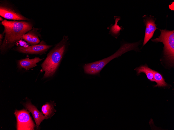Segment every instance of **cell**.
I'll return each mask as SVG.
<instances>
[{
	"label": "cell",
	"instance_id": "obj_1",
	"mask_svg": "<svg viewBox=\"0 0 174 130\" xmlns=\"http://www.w3.org/2000/svg\"><path fill=\"white\" fill-rule=\"evenodd\" d=\"M1 24L4 27L3 33L5 35L4 39L0 46L1 54L5 53L10 50L33 27L31 21H9L5 19L1 21Z\"/></svg>",
	"mask_w": 174,
	"mask_h": 130
},
{
	"label": "cell",
	"instance_id": "obj_2",
	"mask_svg": "<svg viewBox=\"0 0 174 130\" xmlns=\"http://www.w3.org/2000/svg\"><path fill=\"white\" fill-rule=\"evenodd\" d=\"M67 39V37L64 36L47 54L41 65L42 69L45 72L44 78L52 76L55 73L64 54Z\"/></svg>",
	"mask_w": 174,
	"mask_h": 130
},
{
	"label": "cell",
	"instance_id": "obj_3",
	"mask_svg": "<svg viewBox=\"0 0 174 130\" xmlns=\"http://www.w3.org/2000/svg\"><path fill=\"white\" fill-rule=\"evenodd\" d=\"M138 44V42L125 43L122 44L118 50L110 56L101 60L84 65L83 68L85 73L91 74H99L103 68L110 61L115 58L121 56L128 51L136 50Z\"/></svg>",
	"mask_w": 174,
	"mask_h": 130
},
{
	"label": "cell",
	"instance_id": "obj_4",
	"mask_svg": "<svg viewBox=\"0 0 174 130\" xmlns=\"http://www.w3.org/2000/svg\"><path fill=\"white\" fill-rule=\"evenodd\" d=\"M161 33L158 37L151 40L154 42H162L164 45V57L170 65H173L174 61V31L160 29Z\"/></svg>",
	"mask_w": 174,
	"mask_h": 130
},
{
	"label": "cell",
	"instance_id": "obj_5",
	"mask_svg": "<svg viewBox=\"0 0 174 130\" xmlns=\"http://www.w3.org/2000/svg\"><path fill=\"white\" fill-rule=\"evenodd\" d=\"M0 15L6 19L13 20L31 21L23 15L13 4L7 0L0 1Z\"/></svg>",
	"mask_w": 174,
	"mask_h": 130
},
{
	"label": "cell",
	"instance_id": "obj_6",
	"mask_svg": "<svg viewBox=\"0 0 174 130\" xmlns=\"http://www.w3.org/2000/svg\"><path fill=\"white\" fill-rule=\"evenodd\" d=\"M29 113V111L25 109L15 110L14 114L17 120V130H34L35 125Z\"/></svg>",
	"mask_w": 174,
	"mask_h": 130
},
{
	"label": "cell",
	"instance_id": "obj_7",
	"mask_svg": "<svg viewBox=\"0 0 174 130\" xmlns=\"http://www.w3.org/2000/svg\"><path fill=\"white\" fill-rule=\"evenodd\" d=\"M51 47L44 43L39 44L31 45L27 47L18 46L15 50L19 52L25 54H41L45 53Z\"/></svg>",
	"mask_w": 174,
	"mask_h": 130
},
{
	"label": "cell",
	"instance_id": "obj_8",
	"mask_svg": "<svg viewBox=\"0 0 174 130\" xmlns=\"http://www.w3.org/2000/svg\"><path fill=\"white\" fill-rule=\"evenodd\" d=\"M144 21L146 26L145 37L143 46L145 45L153 36L154 33L157 29L155 20L151 17H146Z\"/></svg>",
	"mask_w": 174,
	"mask_h": 130
},
{
	"label": "cell",
	"instance_id": "obj_9",
	"mask_svg": "<svg viewBox=\"0 0 174 130\" xmlns=\"http://www.w3.org/2000/svg\"><path fill=\"white\" fill-rule=\"evenodd\" d=\"M24 105L26 109L32 113L36 124V129H38L41 123L44 120L46 119L45 117L43 115L42 112L39 111L37 108L30 102H27Z\"/></svg>",
	"mask_w": 174,
	"mask_h": 130
},
{
	"label": "cell",
	"instance_id": "obj_10",
	"mask_svg": "<svg viewBox=\"0 0 174 130\" xmlns=\"http://www.w3.org/2000/svg\"><path fill=\"white\" fill-rule=\"evenodd\" d=\"M39 29L33 27L32 30L23 36L22 38L32 45L38 44L40 42L38 32Z\"/></svg>",
	"mask_w": 174,
	"mask_h": 130
},
{
	"label": "cell",
	"instance_id": "obj_11",
	"mask_svg": "<svg viewBox=\"0 0 174 130\" xmlns=\"http://www.w3.org/2000/svg\"><path fill=\"white\" fill-rule=\"evenodd\" d=\"M43 59L36 57L32 59L28 58L19 60L17 61L18 67L20 69L23 68L26 70L30 69L37 65V63Z\"/></svg>",
	"mask_w": 174,
	"mask_h": 130
},
{
	"label": "cell",
	"instance_id": "obj_12",
	"mask_svg": "<svg viewBox=\"0 0 174 130\" xmlns=\"http://www.w3.org/2000/svg\"><path fill=\"white\" fill-rule=\"evenodd\" d=\"M55 104L54 101H51L49 102H47L42 107V112L44 114L46 119L51 118L55 114L54 112L56 111L54 108Z\"/></svg>",
	"mask_w": 174,
	"mask_h": 130
},
{
	"label": "cell",
	"instance_id": "obj_13",
	"mask_svg": "<svg viewBox=\"0 0 174 130\" xmlns=\"http://www.w3.org/2000/svg\"><path fill=\"white\" fill-rule=\"evenodd\" d=\"M137 74L139 75L141 73H145L147 78L152 81L154 82V70L149 68L147 65H141L135 69Z\"/></svg>",
	"mask_w": 174,
	"mask_h": 130
},
{
	"label": "cell",
	"instance_id": "obj_14",
	"mask_svg": "<svg viewBox=\"0 0 174 130\" xmlns=\"http://www.w3.org/2000/svg\"><path fill=\"white\" fill-rule=\"evenodd\" d=\"M114 18L115 20V23L114 25L113 24L111 25L110 26L107 28V29L110 30L109 34H110L112 36L117 38L121 30H122V28L119 26L117 25L118 21L120 19L119 17H116L115 16Z\"/></svg>",
	"mask_w": 174,
	"mask_h": 130
},
{
	"label": "cell",
	"instance_id": "obj_15",
	"mask_svg": "<svg viewBox=\"0 0 174 130\" xmlns=\"http://www.w3.org/2000/svg\"><path fill=\"white\" fill-rule=\"evenodd\" d=\"M154 77L155 81L157 85L154 87H165L166 86L167 84L165 82L162 75L158 72L154 70Z\"/></svg>",
	"mask_w": 174,
	"mask_h": 130
},
{
	"label": "cell",
	"instance_id": "obj_16",
	"mask_svg": "<svg viewBox=\"0 0 174 130\" xmlns=\"http://www.w3.org/2000/svg\"><path fill=\"white\" fill-rule=\"evenodd\" d=\"M4 34L2 33L0 34V45L1 46L2 43V39L3 38Z\"/></svg>",
	"mask_w": 174,
	"mask_h": 130
},
{
	"label": "cell",
	"instance_id": "obj_17",
	"mask_svg": "<svg viewBox=\"0 0 174 130\" xmlns=\"http://www.w3.org/2000/svg\"><path fill=\"white\" fill-rule=\"evenodd\" d=\"M3 18H2V17H0V21H3Z\"/></svg>",
	"mask_w": 174,
	"mask_h": 130
}]
</instances>
